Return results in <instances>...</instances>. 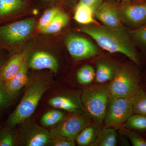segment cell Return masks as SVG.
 <instances>
[{"label": "cell", "mask_w": 146, "mask_h": 146, "mask_svg": "<svg viewBox=\"0 0 146 146\" xmlns=\"http://www.w3.org/2000/svg\"><path fill=\"white\" fill-rule=\"evenodd\" d=\"M123 135L128 138L133 146H146V140L136 132L126 129H121V131Z\"/></svg>", "instance_id": "cell-29"}, {"label": "cell", "mask_w": 146, "mask_h": 146, "mask_svg": "<svg viewBox=\"0 0 146 146\" xmlns=\"http://www.w3.org/2000/svg\"><path fill=\"white\" fill-rule=\"evenodd\" d=\"M133 111L136 114L146 116V92L139 87L130 97Z\"/></svg>", "instance_id": "cell-22"}, {"label": "cell", "mask_w": 146, "mask_h": 146, "mask_svg": "<svg viewBox=\"0 0 146 146\" xmlns=\"http://www.w3.org/2000/svg\"><path fill=\"white\" fill-rule=\"evenodd\" d=\"M60 9L58 7H53L45 11L39 19L37 25V30L41 31L48 26L53 21Z\"/></svg>", "instance_id": "cell-28"}, {"label": "cell", "mask_w": 146, "mask_h": 146, "mask_svg": "<svg viewBox=\"0 0 146 146\" xmlns=\"http://www.w3.org/2000/svg\"><path fill=\"white\" fill-rule=\"evenodd\" d=\"M133 111L130 98L111 96L108 102L104 121L106 127L125 123Z\"/></svg>", "instance_id": "cell-7"}, {"label": "cell", "mask_w": 146, "mask_h": 146, "mask_svg": "<svg viewBox=\"0 0 146 146\" xmlns=\"http://www.w3.org/2000/svg\"><path fill=\"white\" fill-rule=\"evenodd\" d=\"M120 15L126 23L135 29L146 25V2L127 5Z\"/></svg>", "instance_id": "cell-10"}, {"label": "cell", "mask_w": 146, "mask_h": 146, "mask_svg": "<svg viewBox=\"0 0 146 146\" xmlns=\"http://www.w3.org/2000/svg\"><path fill=\"white\" fill-rule=\"evenodd\" d=\"M64 113L57 110H52L45 113L41 118L40 123L45 127L55 126L65 118Z\"/></svg>", "instance_id": "cell-23"}, {"label": "cell", "mask_w": 146, "mask_h": 146, "mask_svg": "<svg viewBox=\"0 0 146 146\" xmlns=\"http://www.w3.org/2000/svg\"><path fill=\"white\" fill-rule=\"evenodd\" d=\"M102 0H80L78 4L89 7L95 13L102 4Z\"/></svg>", "instance_id": "cell-31"}, {"label": "cell", "mask_w": 146, "mask_h": 146, "mask_svg": "<svg viewBox=\"0 0 146 146\" xmlns=\"http://www.w3.org/2000/svg\"><path fill=\"white\" fill-rule=\"evenodd\" d=\"M139 84L138 72L130 66H123L109 84L111 96L129 98L139 88Z\"/></svg>", "instance_id": "cell-5"}, {"label": "cell", "mask_w": 146, "mask_h": 146, "mask_svg": "<svg viewBox=\"0 0 146 146\" xmlns=\"http://www.w3.org/2000/svg\"><path fill=\"white\" fill-rule=\"evenodd\" d=\"M101 128L98 124L90 125L84 128L79 133L76 138V142L79 146H92Z\"/></svg>", "instance_id": "cell-17"}, {"label": "cell", "mask_w": 146, "mask_h": 146, "mask_svg": "<svg viewBox=\"0 0 146 146\" xmlns=\"http://www.w3.org/2000/svg\"><path fill=\"white\" fill-rule=\"evenodd\" d=\"M25 60L24 53H16L10 56L0 69V81L6 83L13 78Z\"/></svg>", "instance_id": "cell-13"}, {"label": "cell", "mask_w": 146, "mask_h": 146, "mask_svg": "<svg viewBox=\"0 0 146 146\" xmlns=\"http://www.w3.org/2000/svg\"><path fill=\"white\" fill-rule=\"evenodd\" d=\"M50 84L48 80L46 79H37L31 82L20 104L7 121L6 124L14 127L31 117Z\"/></svg>", "instance_id": "cell-2"}, {"label": "cell", "mask_w": 146, "mask_h": 146, "mask_svg": "<svg viewBox=\"0 0 146 146\" xmlns=\"http://www.w3.org/2000/svg\"><path fill=\"white\" fill-rule=\"evenodd\" d=\"M29 68L28 63L25 60L15 76L9 81L5 83L9 91L15 96H16L21 89L29 83L28 76Z\"/></svg>", "instance_id": "cell-15"}, {"label": "cell", "mask_w": 146, "mask_h": 146, "mask_svg": "<svg viewBox=\"0 0 146 146\" xmlns=\"http://www.w3.org/2000/svg\"><path fill=\"white\" fill-rule=\"evenodd\" d=\"M26 6L25 0H0V23L16 16Z\"/></svg>", "instance_id": "cell-14"}, {"label": "cell", "mask_w": 146, "mask_h": 146, "mask_svg": "<svg viewBox=\"0 0 146 146\" xmlns=\"http://www.w3.org/2000/svg\"><path fill=\"white\" fill-rule=\"evenodd\" d=\"M78 31L91 36L103 49L122 54L136 65L140 63L136 50L128 36L96 24L86 25Z\"/></svg>", "instance_id": "cell-1"}, {"label": "cell", "mask_w": 146, "mask_h": 146, "mask_svg": "<svg viewBox=\"0 0 146 146\" xmlns=\"http://www.w3.org/2000/svg\"><path fill=\"white\" fill-rule=\"evenodd\" d=\"M117 134L114 129L106 127L101 129L93 146L117 145Z\"/></svg>", "instance_id": "cell-19"}, {"label": "cell", "mask_w": 146, "mask_h": 146, "mask_svg": "<svg viewBox=\"0 0 146 146\" xmlns=\"http://www.w3.org/2000/svg\"><path fill=\"white\" fill-rule=\"evenodd\" d=\"M28 63L29 68L34 70L48 69L56 73L59 68V64L56 58L52 55L44 51L35 52Z\"/></svg>", "instance_id": "cell-12"}, {"label": "cell", "mask_w": 146, "mask_h": 146, "mask_svg": "<svg viewBox=\"0 0 146 146\" xmlns=\"http://www.w3.org/2000/svg\"><path fill=\"white\" fill-rule=\"evenodd\" d=\"M54 146H75L74 141L65 140V139H58L52 140L51 143Z\"/></svg>", "instance_id": "cell-32"}, {"label": "cell", "mask_w": 146, "mask_h": 146, "mask_svg": "<svg viewBox=\"0 0 146 146\" xmlns=\"http://www.w3.org/2000/svg\"><path fill=\"white\" fill-rule=\"evenodd\" d=\"M13 127L6 124L0 130V146L16 145V137Z\"/></svg>", "instance_id": "cell-25"}, {"label": "cell", "mask_w": 146, "mask_h": 146, "mask_svg": "<svg viewBox=\"0 0 146 146\" xmlns=\"http://www.w3.org/2000/svg\"><path fill=\"white\" fill-rule=\"evenodd\" d=\"M16 97L9 91L5 83L0 81V111L12 104Z\"/></svg>", "instance_id": "cell-27"}, {"label": "cell", "mask_w": 146, "mask_h": 146, "mask_svg": "<svg viewBox=\"0 0 146 146\" xmlns=\"http://www.w3.org/2000/svg\"><path fill=\"white\" fill-rule=\"evenodd\" d=\"M76 77L78 81L80 84H89L95 79L96 71L91 65H84L79 70Z\"/></svg>", "instance_id": "cell-24"}, {"label": "cell", "mask_w": 146, "mask_h": 146, "mask_svg": "<svg viewBox=\"0 0 146 146\" xmlns=\"http://www.w3.org/2000/svg\"><path fill=\"white\" fill-rule=\"evenodd\" d=\"M126 127L136 130L146 129V116L139 114L132 115L125 122Z\"/></svg>", "instance_id": "cell-26"}, {"label": "cell", "mask_w": 146, "mask_h": 146, "mask_svg": "<svg viewBox=\"0 0 146 146\" xmlns=\"http://www.w3.org/2000/svg\"><path fill=\"white\" fill-rule=\"evenodd\" d=\"M48 103L51 107L69 112L75 113L80 109L78 103L70 98L64 96L53 97L49 100Z\"/></svg>", "instance_id": "cell-18"}, {"label": "cell", "mask_w": 146, "mask_h": 146, "mask_svg": "<svg viewBox=\"0 0 146 146\" xmlns=\"http://www.w3.org/2000/svg\"><path fill=\"white\" fill-rule=\"evenodd\" d=\"M94 11L90 7L78 4L75 11L74 19L78 23L82 25H99L94 19Z\"/></svg>", "instance_id": "cell-21"}, {"label": "cell", "mask_w": 146, "mask_h": 146, "mask_svg": "<svg viewBox=\"0 0 146 146\" xmlns=\"http://www.w3.org/2000/svg\"><path fill=\"white\" fill-rule=\"evenodd\" d=\"M69 22V16L67 13L60 10L51 23L40 32L45 34H55L67 26Z\"/></svg>", "instance_id": "cell-20"}, {"label": "cell", "mask_w": 146, "mask_h": 146, "mask_svg": "<svg viewBox=\"0 0 146 146\" xmlns=\"http://www.w3.org/2000/svg\"><path fill=\"white\" fill-rule=\"evenodd\" d=\"M35 24V19L28 18L0 27V48L14 49L31 34Z\"/></svg>", "instance_id": "cell-4"}, {"label": "cell", "mask_w": 146, "mask_h": 146, "mask_svg": "<svg viewBox=\"0 0 146 146\" xmlns=\"http://www.w3.org/2000/svg\"><path fill=\"white\" fill-rule=\"evenodd\" d=\"M6 50H7L0 48V69L10 57Z\"/></svg>", "instance_id": "cell-33"}, {"label": "cell", "mask_w": 146, "mask_h": 146, "mask_svg": "<svg viewBox=\"0 0 146 146\" xmlns=\"http://www.w3.org/2000/svg\"><path fill=\"white\" fill-rule=\"evenodd\" d=\"M133 39L146 47V25L129 31Z\"/></svg>", "instance_id": "cell-30"}, {"label": "cell", "mask_w": 146, "mask_h": 146, "mask_svg": "<svg viewBox=\"0 0 146 146\" xmlns=\"http://www.w3.org/2000/svg\"><path fill=\"white\" fill-rule=\"evenodd\" d=\"M65 43L68 52L76 60L89 58L97 53V48L92 42L79 35H68L65 38Z\"/></svg>", "instance_id": "cell-8"}, {"label": "cell", "mask_w": 146, "mask_h": 146, "mask_svg": "<svg viewBox=\"0 0 146 146\" xmlns=\"http://www.w3.org/2000/svg\"><path fill=\"white\" fill-rule=\"evenodd\" d=\"M111 96L109 84H99L87 87L84 91L81 98L82 106L97 124L104 121Z\"/></svg>", "instance_id": "cell-3"}, {"label": "cell", "mask_w": 146, "mask_h": 146, "mask_svg": "<svg viewBox=\"0 0 146 146\" xmlns=\"http://www.w3.org/2000/svg\"><path fill=\"white\" fill-rule=\"evenodd\" d=\"M90 125L91 123L87 117L75 112L64 118L52 129L49 132L50 136L52 140L74 141L81 130Z\"/></svg>", "instance_id": "cell-6"}, {"label": "cell", "mask_w": 146, "mask_h": 146, "mask_svg": "<svg viewBox=\"0 0 146 146\" xmlns=\"http://www.w3.org/2000/svg\"><path fill=\"white\" fill-rule=\"evenodd\" d=\"M119 68L117 65L107 62L101 61L97 63L95 81L98 84H103L113 80Z\"/></svg>", "instance_id": "cell-16"}, {"label": "cell", "mask_w": 146, "mask_h": 146, "mask_svg": "<svg viewBox=\"0 0 146 146\" xmlns=\"http://www.w3.org/2000/svg\"><path fill=\"white\" fill-rule=\"evenodd\" d=\"M94 15L104 27L128 36L121 23L119 13L113 5L108 3H104L97 9Z\"/></svg>", "instance_id": "cell-9"}, {"label": "cell", "mask_w": 146, "mask_h": 146, "mask_svg": "<svg viewBox=\"0 0 146 146\" xmlns=\"http://www.w3.org/2000/svg\"><path fill=\"white\" fill-rule=\"evenodd\" d=\"M22 134L23 144L27 146H44L51 141L50 132L36 125L28 127Z\"/></svg>", "instance_id": "cell-11"}]
</instances>
